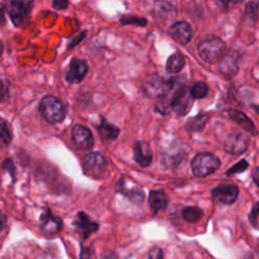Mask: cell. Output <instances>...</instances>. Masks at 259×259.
I'll return each instance as SVG.
<instances>
[{"instance_id":"obj_40","label":"cell","mask_w":259,"mask_h":259,"mask_svg":"<svg viewBox=\"0 0 259 259\" xmlns=\"http://www.w3.org/2000/svg\"><path fill=\"white\" fill-rule=\"evenodd\" d=\"M102 259H117V258L114 254H107V255L102 256Z\"/></svg>"},{"instance_id":"obj_4","label":"cell","mask_w":259,"mask_h":259,"mask_svg":"<svg viewBox=\"0 0 259 259\" xmlns=\"http://www.w3.org/2000/svg\"><path fill=\"white\" fill-rule=\"evenodd\" d=\"M188 145L180 142L171 144L170 146L161 150L160 158L161 164L167 169L178 168L188 157Z\"/></svg>"},{"instance_id":"obj_30","label":"cell","mask_w":259,"mask_h":259,"mask_svg":"<svg viewBox=\"0 0 259 259\" xmlns=\"http://www.w3.org/2000/svg\"><path fill=\"white\" fill-rule=\"evenodd\" d=\"M258 215H259V203L258 201H256L249 213V222L255 229H258V223H259Z\"/></svg>"},{"instance_id":"obj_3","label":"cell","mask_w":259,"mask_h":259,"mask_svg":"<svg viewBox=\"0 0 259 259\" xmlns=\"http://www.w3.org/2000/svg\"><path fill=\"white\" fill-rule=\"evenodd\" d=\"M38 109L42 117L50 123L62 122L66 116L65 105L59 98L53 95L42 97Z\"/></svg>"},{"instance_id":"obj_10","label":"cell","mask_w":259,"mask_h":259,"mask_svg":"<svg viewBox=\"0 0 259 259\" xmlns=\"http://www.w3.org/2000/svg\"><path fill=\"white\" fill-rule=\"evenodd\" d=\"M211 198L213 201L221 204H233L239 196V188L235 184L219 185L211 189Z\"/></svg>"},{"instance_id":"obj_21","label":"cell","mask_w":259,"mask_h":259,"mask_svg":"<svg viewBox=\"0 0 259 259\" xmlns=\"http://www.w3.org/2000/svg\"><path fill=\"white\" fill-rule=\"evenodd\" d=\"M97 131L102 141H106V142H111L116 140L120 134V130L116 125L110 123L103 116L100 117V123L97 125Z\"/></svg>"},{"instance_id":"obj_29","label":"cell","mask_w":259,"mask_h":259,"mask_svg":"<svg viewBox=\"0 0 259 259\" xmlns=\"http://www.w3.org/2000/svg\"><path fill=\"white\" fill-rule=\"evenodd\" d=\"M248 167H249L248 162H247L246 160H241V161H239L237 164L233 165V166L227 171L226 174H227L228 176H231V175H233V174L242 173V172H244Z\"/></svg>"},{"instance_id":"obj_36","label":"cell","mask_w":259,"mask_h":259,"mask_svg":"<svg viewBox=\"0 0 259 259\" xmlns=\"http://www.w3.org/2000/svg\"><path fill=\"white\" fill-rule=\"evenodd\" d=\"M3 170L5 171H9L10 174L14 177V166L13 163L10 159H7L4 163H3Z\"/></svg>"},{"instance_id":"obj_18","label":"cell","mask_w":259,"mask_h":259,"mask_svg":"<svg viewBox=\"0 0 259 259\" xmlns=\"http://www.w3.org/2000/svg\"><path fill=\"white\" fill-rule=\"evenodd\" d=\"M115 190L117 192H120L122 195L127 197V199L133 202L134 204H142L145 200V193L140 187H133L127 188L125 184V179L123 177H120L118 182L116 183Z\"/></svg>"},{"instance_id":"obj_19","label":"cell","mask_w":259,"mask_h":259,"mask_svg":"<svg viewBox=\"0 0 259 259\" xmlns=\"http://www.w3.org/2000/svg\"><path fill=\"white\" fill-rule=\"evenodd\" d=\"M228 114L232 120H234L239 126H241L246 132L250 133L252 136L256 137L258 135V131L254 124V122L248 117L246 113L238 109H229Z\"/></svg>"},{"instance_id":"obj_33","label":"cell","mask_w":259,"mask_h":259,"mask_svg":"<svg viewBox=\"0 0 259 259\" xmlns=\"http://www.w3.org/2000/svg\"><path fill=\"white\" fill-rule=\"evenodd\" d=\"M52 5L55 9L63 10V9H66L69 6V2L66 1V0H54L52 2Z\"/></svg>"},{"instance_id":"obj_20","label":"cell","mask_w":259,"mask_h":259,"mask_svg":"<svg viewBox=\"0 0 259 259\" xmlns=\"http://www.w3.org/2000/svg\"><path fill=\"white\" fill-rule=\"evenodd\" d=\"M169 198L163 189L152 190L149 194V204L154 214L167 208Z\"/></svg>"},{"instance_id":"obj_6","label":"cell","mask_w":259,"mask_h":259,"mask_svg":"<svg viewBox=\"0 0 259 259\" xmlns=\"http://www.w3.org/2000/svg\"><path fill=\"white\" fill-rule=\"evenodd\" d=\"M107 160L100 152H91L82 159V169L85 175L93 179H101L107 171Z\"/></svg>"},{"instance_id":"obj_23","label":"cell","mask_w":259,"mask_h":259,"mask_svg":"<svg viewBox=\"0 0 259 259\" xmlns=\"http://www.w3.org/2000/svg\"><path fill=\"white\" fill-rule=\"evenodd\" d=\"M209 114L206 113V112H200L198 113L197 115L189 118L184 127H185V131L188 132V133H197V132H200L204 128L205 124L207 123L208 119H209Z\"/></svg>"},{"instance_id":"obj_32","label":"cell","mask_w":259,"mask_h":259,"mask_svg":"<svg viewBox=\"0 0 259 259\" xmlns=\"http://www.w3.org/2000/svg\"><path fill=\"white\" fill-rule=\"evenodd\" d=\"M148 259H163V251L160 247L155 246L152 247L151 250L149 251Z\"/></svg>"},{"instance_id":"obj_12","label":"cell","mask_w":259,"mask_h":259,"mask_svg":"<svg viewBox=\"0 0 259 259\" xmlns=\"http://www.w3.org/2000/svg\"><path fill=\"white\" fill-rule=\"evenodd\" d=\"M72 141L74 145L82 151L92 149L94 146V138L91 131L82 124H75L72 127Z\"/></svg>"},{"instance_id":"obj_5","label":"cell","mask_w":259,"mask_h":259,"mask_svg":"<svg viewBox=\"0 0 259 259\" xmlns=\"http://www.w3.org/2000/svg\"><path fill=\"white\" fill-rule=\"evenodd\" d=\"M190 167L195 176L205 177L215 172L221 167V160L215 155L208 152L198 153L193 157Z\"/></svg>"},{"instance_id":"obj_42","label":"cell","mask_w":259,"mask_h":259,"mask_svg":"<svg viewBox=\"0 0 259 259\" xmlns=\"http://www.w3.org/2000/svg\"><path fill=\"white\" fill-rule=\"evenodd\" d=\"M245 259H254V258H253V256H252V254H251V255H249V256H247V257H246V258H245Z\"/></svg>"},{"instance_id":"obj_2","label":"cell","mask_w":259,"mask_h":259,"mask_svg":"<svg viewBox=\"0 0 259 259\" xmlns=\"http://www.w3.org/2000/svg\"><path fill=\"white\" fill-rule=\"evenodd\" d=\"M174 80V78H166L159 74L150 75L144 80L142 91L149 98L160 99L167 97L175 85Z\"/></svg>"},{"instance_id":"obj_28","label":"cell","mask_w":259,"mask_h":259,"mask_svg":"<svg viewBox=\"0 0 259 259\" xmlns=\"http://www.w3.org/2000/svg\"><path fill=\"white\" fill-rule=\"evenodd\" d=\"M119 22L123 25L126 24H134L138 26H146L147 25V19L144 17H138L135 15H122L119 18Z\"/></svg>"},{"instance_id":"obj_14","label":"cell","mask_w":259,"mask_h":259,"mask_svg":"<svg viewBox=\"0 0 259 259\" xmlns=\"http://www.w3.org/2000/svg\"><path fill=\"white\" fill-rule=\"evenodd\" d=\"M168 33L176 42L186 45L191 40L192 27L187 21L179 20L169 26Z\"/></svg>"},{"instance_id":"obj_34","label":"cell","mask_w":259,"mask_h":259,"mask_svg":"<svg viewBox=\"0 0 259 259\" xmlns=\"http://www.w3.org/2000/svg\"><path fill=\"white\" fill-rule=\"evenodd\" d=\"M8 93V83L4 80L0 81V101L4 100Z\"/></svg>"},{"instance_id":"obj_38","label":"cell","mask_w":259,"mask_h":259,"mask_svg":"<svg viewBox=\"0 0 259 259\" xmlns=\"http://www.w3.org/2000/svg\"><path fill=\"white\" fill-rule=\"evenodd\" d=\"M5 22V17H4V7L3 5L0 4V23Z\"/></svg>"},{"instance_id":"obj_39","label":"cell","mask_w":259,"mask_h":259,"mask_svg":"<svg viewBox=\"0 0 259 259\" xmlns=\"http://www.w3.org/2000/svg\"><path fill=\"white\" fill-rule=\"evenodd\" d=\"M5 221H6V220H5V215L0 212V231H1V230L3 229V227H4Z\"/></svg>"},{"instance_id":"obj_25","label":"cell","mask_w":259,"mask_h":259,"mask_svg":"<svg viewBox=\"0 0 259 259\" xmlns=\"http://www.w3.org/2000/svg\"><path fill=\"white\" fill-rule=\"evenodd\" d=\"M181 214L186 222L196 223L202 218L203 210L197 206H186L182 209Z\"/></svg>"},{"instance_id":"obj_11","label":"cell","mask_w":259,"mask_h":259,"mask_svg":"<svg viewBox=\"0 0 259 259\" xmlns=\"http://www.w3.org/2000/svg\"><path fill=\"white\" fill-rule=\"evenodd\" d=\"M88 70L89 66L85 60L73 58L70 61L69 67L65 73V79L70 84L81 83V81H83V79L87 75Z\"/></svg>"},{"instance_id":"obj_35","label":"cell","mask_w":259,"mask_h":259,"mask_svg":"<svg viewBox=\"0 0 259 259\" xmlns=\"http://www.w3.org/2000/svg\"><path fill=\"white\" fill-rule=\"evenodd\" d=\"M92 255L91 249L89 247H85L81 244V251H80V259H90Z\"/></svg>"},{"instance_id":"obj_8","label":"cell","mask_w":259,"mask_h":259,"mask_svg":"<svg viewBox=\"0 0 259 259\" xmlns=\"http://www.w3.org/2000/svg\"><path fill=\"white\" fill-rule=\"evenodd\" d=\"M32 5L31 1H11L9 3L8 13L15 26H22L28 21Z\"/></svg>"},{"instance_id":"obj_31","label":"cell","mask_w":259,"mask_h":259,"mask_svg":"<svg viewBox=\"0 0 259 259\" xmlns=\"http://www.w3.org/2000/svg\"><path fill=\"white\" fill-rule=\"evenodd\" d=\"M247 12H249V15L251 19L254 21H257L258 19V3L257 2H251L247 6Z\"/></svg>"},{"instance_id":"obj_1","label":"cell","mask_w":259,"mask_h":259,"mask_svg":"<svg viewBox=\"0 0 259 259\" xmlns=\"http://www.w3.org/2000/svg\"><path fill=\"white\" fill-rule=\"evenodd\" d=\"M226 51L227 48L225 41L213 34L203 36L197 46V52L200 58L208 64L219 63L225 56Z\"/></svg>"},{"instance_id":"obj_41","label":"cell","mask_w":259,"mask_h":259,"mask_svg":"<svg viewBox=\"0 0 259 259\" xmlns=\"http://www.w3.org/2000/svg\"><path fill=\"white\" fill-rule=\"evenodd\" d=\"M2 52H3V44H2V41L0 40V56L2 55Z\"/></svg>"},{"instance_id":"obj_26","label":"cell","mask_w":259,"mask_h":259,"mask_svg":"<svg viewBox=\"0 0 259 259\" xmlns=\"http://www.w3.org/2000/svg\"><path fill=\"white\" fill-rule=\"evenodd\" d=\"M189 90H190V94L193 99H200L207 95L208 86L203 81H197L191 86V88Z\"/></svg>"},{"instance_id":"obj_7","label":"cell","mask_w":259,"mask_h":259,"mask_svg":"<svg viewBox=\"0 0 259 259\" xmlns=\"http://www.w3.org/2000/svg\"><path fill=\"white\" fill-rule=\"evenodd\" d=\"M194 99L190 94V90L187 86H180L173 93L170 101L169 108L178 116H184L188 113L193 105Z\"/></svg>"},{"instance_id":"obj_37","label":"cell","mask_w":259,"mask_h":259,"mask_svg":"<svg viewBox=\"0 0 259 259\" xmlns=\"http://www.w3.org/2000/svg\"><path fill=\"white\" fill-rule=\"evenodd\" d=\"M252 178H253L254 183L257 186H259V181H258V178H259V168L258 167H255L254 170L252 171Z\"/></svg>"},{"instance_id":"obj_13","label":"cell","mask_w":259,"mask_h":259,"mask_svg":"<svg viewBox=\"0 0 259 259\" xmlns=\"http://www.w3.org/2000/svg\"><path fill=\"white\" fill-rule=\"evenodd\" d=\"M73 226L76 232L83 240H86L92 233L96 232L99 228V224L93 220L84 211H79L76 215Z\"/></svg>"},{"instance_id":"obj_16","label":"cell","mask_w":259,"mask_h":259,"mask_svg":"<svg viewBox=\"0 0 259 259\" xmlns=\"http://www.w3.org/2000/svg\"><path fill=\"white\" fill-rule=\"evenodd\" d=\"M239 62L240 57L234 52H229L219 62V71L225 77L232 79L239 71Z\"/></svg>"},{"instance_id":"obj_15","label":"cell","mask_w":259,"mask_h":259,"mask_svg":"<svg viewBox=\"0 0 259 259\" xmlns=\"http://www.w3.org/2000/svg\"><path fill=\"white\" fill-rule=\"evenodd\" d=\"M39 226L45 235L53 236L60 233L63 227V221L60 217L54 214L51 209H46L40 215Z\"/></svg>"},{"instance_id":"obj_27","label":"cell","mask_w":259,"mask_h":259,"mask_svg":"<svg viewBox=\"0 0 259 259\" xmlns=\"http://www.w3.org/2000/svg\"><path fill=\"white\" fill-rule=\"evenodd\" d=\"M11 142V133L7 126V124L5 123V121H3L0 118V148H4L7 147Z\"/></svg>"},{"instance_id":"obj_9","label":"cell","mask_w":259,"mask_h":259,"mask_svg":"<svg viewBox=\"0 0 259 259\" xmlns=\"http://www.w3.org/2000/svg\"><path fill=\"white\" fill-rule=\"evenodd\" d=\"M250 139L247 135L240 132H233L227 136L224 142V149L227 153L238 156L247 151Z\"/></svg>"},{"instance_id":"obj_24","label":"cell","mask_w":259,"mask_h":259,"mask_svg":"<svg viewBox=\"0 0 259 259\" xmlns=\"http://www.w3.org/2000/svg\"><path fill=\"white\" fill-rule=\"evenodd\" d=\"M184 65H185L184 56L181 53L176 52L168 58L166 63V71L169 74H177L184 68Z\"/></svg>"},{"instance_id":"obj_22","label":"cell","mask_w":259,"mask_h":259,"mask_svg":"<svg viewBox=\"0 0 259 259\" xmlns=\"http://www.w3.org/2000/svg\"><path fill=\"white\" fill-rule=\"evenodd\" d=\"M154 11L155 17L164 22L172 20L176 16V9L168 2H157Z\"/></svg>"},{"instance_id":"obj_17","label":"cell","mask_w":259,"mask_h":259,"mask_svg":"<svg viewBox=\"0 0 259 259\" xmlns=\"http://www.w3.org/2000/svg\"><path fill=\"white\" fill-rule=\"evenodd\" d=\"M134 159L143 168L149 167L153 161V152L150 145L145 141L134 143Z\"/></svg>"}]
</instances>
